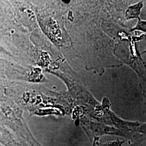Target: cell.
<instances>
[{
    "mask_svg": "<svg viewBox=\"0 0 146 146\" xmlns=\"http://www.w3.org/2000/svg\"><path fill=\"white\" fill-rule=\"evenodd\" d=\"M88 126V133H90V135L94 137V139H99L100 136L105 134H111L116 135L124 136L125 134L117 129H113L104 125H96L95 123H90Z\"/></svg>",
    "mask_w": 146,
    "mask_h": 146,
    "instance_id": "6da1fadb",
    "label": "cell"
},
{
    "mask_svg": "<svg viewBox=\"0 0 146 146\" xmlns=\"http://www.w3.org/2000/svg\"><path fill=\"white\" fill-rule=\"evenodd\" d=\"M143 7L142 2H139L135 5H131L129 7L127 10L125 11V18L127 20L139 19V15L141 13V9Z\"/></svg>",
    "mask_w": 146,
    "mask_h": 146,
    "instance_id": "7a4b0ae2",
    "label": "cell"
},
{
    "mask_svg": "<svg viewBox=\"0 0 146 146\" xmlns=\"http://www.w3.org/2000/svg\"><path fill=\"white\" fill-rule=\"evenodd\" d=\"M140 31L146 33V21L141 20L139 17L136 25L131 29V31Z\"/></svg>",
    "mask_w": 146,
    "mask_h": 146,
    "instance_id": "3957f363",
    "label": "cell"
},
{
    "mask_svg": "<svg viewBox=\"0 0 146 146\" xmlns=\"http://www.w3.org/2000/svg\"><path fill=\"white\" fill-rule=\"evenodd\" d=\"M121 145V142L119 143L117 142H111V143H108L106 145H103L102 146H120Z\"/></svg>",
    "mask_w": 146,
    "mask_h": 146,
    "instance_id": "277c9868",
    "label": "cell"
},
{
    "mask_svg": "<svg viewBox=\"0 0 146 146\" xmlns=\"http://www.w3.org/2000/svg\"><path fill=\"white\" fill-rule=\"evenodd\" d=\"M145 52H146V50H145V52H143V53H145Z\"/></svg>",
    "mask_w": 146,
    "mask_h": 146,
    "instance_id": "5b68a950",
    "label": "cell"
}]
</instances>
